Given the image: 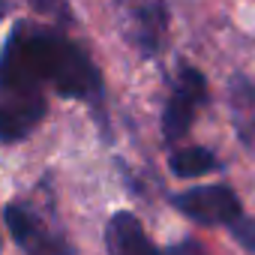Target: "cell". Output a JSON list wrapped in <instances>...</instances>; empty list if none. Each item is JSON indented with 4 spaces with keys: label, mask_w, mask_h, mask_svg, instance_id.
Masks as SVG:
<instances>
[{
    "label": "cell",
    "mask_w": 255,
    "mask_h": 255,
    "mask_svg": "<svg viewBox=\"0 0 255 255\" xmlns=\"http://www.w3.org/2000/svg\"><path fill=\"white\" fill-rule=\"evenodd\" d=\"M51 84L60 96L99 108L105 102L102 72L90 54L57 27L18 21L0 51V87L42 93Z\"/></svg>",
    "instance_id": "1"
},
{
    "label": "cell",
    "mask_w": 255,
    "mask_h": 255,
    "mask_svg": "<svg viewBox=\"0 0 255 255\" xmlns=\"http://www.w3.org/2000/svg\"><path fill=\"white\" fill-rule=\"evenodd\" d=\"M174 210H180L186 219L198 225H234L243 216L240 198L228 183H207V186H192L183 192L171 195Z\"/></svg>",
    "instance_id": "2"
},
{
    "label": "cell",
    "mask_w": 255,
    "mask_h": 255,
    "mask_svg": "<svg viewBox=\"0 0 255 255\" xmlns=\"http://www.w3.org/2000/svg\"><path fill=\"white\" fill-rule=\"evenodd\" d=\"M204 99H207V78H204V72L189 66V63H180L174 90H171V96L165 102V111H162V135H165L168 144L183 141V135L192 129V120H195L198 105Z\"/></svg>",
    "instance_id": "3"
},
{
    "label": "cell",
    "mask_w": 255,
    "mask_h": 255,
    "mask_svg": "<svg viewBox=\"0 0 255 255\" xmlns=\"http://www.w3.org/2000/svg\"><path fill=\"white\" fill-rule=\"evenodd\" d=\"M3 219L24 255H75V246L66 240V234L48 228L27 204H18V201L6 204Z\"/></svg>",
    "instance_id": "4"
},
{
    "label": "cell",
    "mask_w": 255,
    "mask_h": 255,
    "mask_svg": "<svg viewBox=\"0 0 255 255\" xmlns=\"http://www.w3.org/2000/svg\"><path fill=\"white\" fill-rule=\"evenodd\" d=\"M45 108L48 105L42 93H18L0 87V141L12 144L27 138L45 117Z\"/></svg>",
    "instance_id": "5"
},
{
    "label": "cell",
    "mask_w": 255,
    "mask_h": 255,
    "mask_svg": "<svg viewBox=\"0 0 255 255\" xmlns=\"http://www.w3.org/2000/svg\"><path fill=\"white\" fill-rule=\"evenodd\" d=\"M105 252L108 255H162L147 237L141 219L129 210H117L105 225Z\"/></svg>",
    "instance_id": "6"
},
{
    "label": "cell",
    "mask_w": 255,
    "mask_h": 255,
    "mask_svg": "<svg viewBox=\"0 0 255 255\" xmlns=\"http://www.w3.org/2000/svg\"><path fill=\"white\" fill-rule=\"evenodd\" d=\"M168 3L165 0H147L135 9V30H132V39L138 45V51L144 57H153L165 36H168Z\"/></svg>",
    "instance_id": "7"
},
{
    "label": "cell",
    "mask_w": 255,
    "mask_h": 255,
    "mask_svg": "<svg viewBox=\"0 0 255 255\" xmlns=\"http://www.w3.org/2000/svg\"><path fill=\"white\" fill-rule=\"evenodd\" d=\"M168 168L174 177L180 180H192V177H204L210 171H219V159L213 150L207 147H183V150H174L168 156Z\"/></svg>",
    "instance_id": "8"
},
{
    "label": "cell",
    "mask_w": 255,
    "mask_h": 255,
    "mask_svg": "<svg viewBox=\"0 0 255 255\" xmlns=\"http://www.w3.org/2000/svg\"><path fill=\"white\" fill-rule=\"evenodd\" d=\"M228 96H231L234 108H240V111H246V108L255 105V87H252V81L243 78V75H234V78H231V84H228Z\"/></svg>",
    "instance_id": "9"
},
{
    "label": "cell",
    "mask_w": 255,
    "mask_h": 255,
    "mask_svg": "<svg viewBox=\"0 0 255 255\" xmlns=\"http://www.w3.org/2000/svg\"><path fill=\"white\" fill-rule=\"evenodd\" d=\"M228 234L246 249V252H255V219H246L240 216L234 225H228Z\"/></svg>",
    "instance_id": "10"
},
{
    "label": "cell",
    "mask_w": 255,
    "mask_h": 255,
    "mask_svg": "<svg viewBox=\"0 0 255 255\" xmlns=\"http://www.w3.org/2000/svg\"><path fill=\"white\" fill-rule=\"evenodd\" d=\"M27 3H30L36 12L54 15V18H60V21H72V15H69V6H66V0H27Z\"/></svg>",
    "instance_id": "11"
},
{
    "label": "cell",
    "mask_w": 255,
    "mask_h": 255,
    "mask_svg": "<svg viewBox=\"0 0 255 255\" xmlns=\"http://www.w3.org/2000/svg\"><path fill=\"white\" fill-rule=\"evenodd\" d=\"M162 255H207V249L198 243V240H192V237H186V240H177V243H171Z\"/></svg>",
    "instance_id": "12"
},
{
    "label": "cell",
    "mask_w": 255,
    "mask_h": 255,
    "mask_svg": "<svg viewBox=\"0 0 255 255\" xmlns=\"http://www.w3.org/2000/svg\"><path fill=\"white\" fill-rule=\"evenodd\" d=\"M3 15H6V3L0 0V21H3Z\"/></svg>",
    "instance_id": "13"
}]
</instances>
